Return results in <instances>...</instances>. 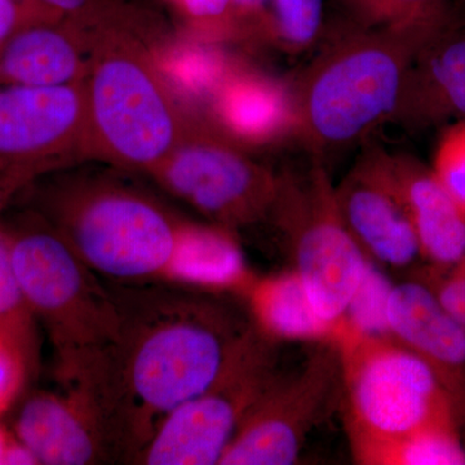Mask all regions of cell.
I'll use <instances>...</instances> for the list:
<instances>
[{
  "mask_svg": "<svg viewBox=\"0 0 465 465\" xmlns=\"http://www.w3.org/2000/svg\"><path fill=\"white\" fill-rule=\"evenodd\" d=\"M421 281L434 291L440 304L465 329V258L448 269L430 266Z\"/></svg>",
  "mask_w": 465,
  "mask_h": 465,
  "instance_id": "cell-27",
  "label": "cell"
},
{
  "mask_svg": "<svg viewBox=\"0 0 465 465\" xmlns=\"http://www.w3.org/2000/svg\"><path fill=\"white\" fill-rule=\"evenodd\" d=\"M231 33L272 43V0H232Z\"/></svg>",
  "mask_w": 465,
  "mask_h": 465,
  "instance_id": "cell-28",
  "label": "cell"
},
{
  "mask_svg": "<svg viewBox=\"0 0 465 465\" xmlns=\"http://www.w3.org/2000/svg\"><path fill=\"white\" fill-rule=\"evenodd\" d=\"M42 7L58 15H67L74 20H101L114 11L106 0H34Z\"/></svg>",
  "mask_w": 465,
  "mask_h": 465,
  "instance_id": "cell-31",
  "label": "cell"
},
{
  "mask_svg": "<svg viewBox=\"0 0 465 465\" xmlns=\"http://www.w3.org/2000/svg\"><path fill=\"white\" fill-rule=\"evenodd\" d=\"M387 333L432 367L454 397L465 425V329L424 281L391 284Z\"/></svg>",
  "mask_w": 465,
  "mask_h": 465,
  "instance_id": "cell-15",
  "label": "cell"
},
{
  "mask_svg": "<svg viewBox=\"0 0 465 465\" xmlns=\"http://www.w3.org/2000/svg\"><path fill=\"white\" fill-rule=\"evenodd\" d=\"M88 137L84 88L12 84L0 90V173L14 189Z\"/></svg>",
  "mask_w": 465,
  "mask_h": 465,
  "instance_id": "cell-11",
  "label": "cell"
},
{
  "mask_svg": "<svg viewBox=\"0 0 465 465\" xmlns=\"http://www.w3.org/2000/svg\"><path fill=\"white\" fill-rule=\"evenodd\" d=\"M12 266L27 304L56 353L61 382L76 378L118 330L112 287L76 255L52 226L7 235Z\"/></svg>",
  "mask_w": 465,
  "mask_h": 465,
  "instance_id": "cell-4",
  "label": "cell"
},
{
  "mask_svg": "<svg viewBox=\"0 0 465 465\" xmlns=\"http://www.w3.org/2000/svg\"><path fill=\"white\" fill-rule=\"evenodd\" d=\"M348 20L379 29L436 34L458 17L457 0H339Z\"/></svg>",
  "mask_w": 465,
  "mask_h": 465,
  "instance_id": "cell-22",
  "label": "cell"
},
{
  "mask_svg": "<svg viewBox=\"0 0 465 465\" xmlns=\"http://www.w3.org/2000/svg\"><path fill=\"white\" fill-rule=\"evenodd\" d=\"M43 16L47 15L27 8L18 0H0V43L7 41L8 36L16 32L21 24Z\"/></svg>",
  "mask_w": 465,
  "mask_h": 465,
  "instance_id": "cell-32",
  "label": "cell"
},
{
  "mask_svg": "<svg viewBox=\"0 0 465 465\" xmlns=\"http://www.w3.org/2000/svg\"><path fill=\"white\" fill-rule=\"evenodd\" d=\"M338 348L317 344L300 369L278 372L251 407L219 465H291L308 436L341 403Z\"/></svg>",
  "mask_w": 465,
  "mask_h": 465,
  "instance_id": "cell-10",
  "label": "cell"
},
{
  "mask_svg": "<svg viewBox=\"0 0 465 465\" xmlns=\"http://www.w3.org/2000/svg\"><path fill=\"white\" fill-rule=\"evenodd\" d=\"M394 177L411 220L421 259L448 269L465 258V215L432 168L406 153H391Z\"/></svg>",
  "mask_w": 465,
  "mask_h": 465,
  "instance_id": "cell-16",
  "label": "cell"
},
{
  "mask_svg": "<svg viewBox=\"0 0 465 465\" xmlns=\"http://www.w3.org/2000/svg\"><path fill=\"white\" fill-rule=\"evenodd\" d=\"M460 428H425L402 439L375 446L354 457L363 465H465Z\"/></svg>",
  "mask_w": 465,
  "mask_h": 465,
  "instance_id": "cell-23",
  "label": "cell"
},
{
  "mask_svg": "<svg viewBox=\"0 0 465 465\" xmlns=\"http://www.w3.org/2000/svg\"><path fill=\"white\" fill-rule=\"evenodd\" d=\"M162 283L110 286L115 336L69 381L96 402L112 463L134 464L162 421L215 381L253 326L204 291Z\"/></svg>",
  "mask_w": 465,
  "mask_h": 465,
  "instance_id": "cell-1",
  "label": "cell"
},
{
  "mask_svg": "<svg viewBox=\"0 0 465 465\" xmlns=\"http://www.w3.org/2000/svg\"><path fill=\"white\" fill-rule=\"evenodd\" d=\"M272 43L289 56L304 54L322 38L324 0H272Z\"/></svg>",
  "mask_w": 465,
  "mask_h": 465,
  "instance_id": "cell-24",
  "label": "cell"
},
{
  "mask_svg": "<svg viewBox=\"0 0 465 465\" xmlns=\"http://www.w3.org/2000/svg\"><path fill=\"white\" fill-rule=\"evenodd\" d=\"M391 283L369 262L362 282L349 305L345 322L351 329L369 333H387V300Z\"/></svg>",
  "mask_w": 465,
  "mask_h": 465,
  "instance_id": "cell-26",
  "label": "cell"
},
{
  "mask_svg": "<svg viewBox=\"0 0 465 465\" xmlns=\"http://www.w3.org/2000/svg\"><path fill=\"white\" fill-rule=\"evenodd\" d=\"M9 191H11V189L0 179V210H2L3 204H5V200H7Z\"/></svg>",
  "mask_w": 465,
  "mask_h": 465,
  "instance_id": "cell-35",
  "label": "cell"
},
{
  "mask_svg": "<svg viewBox=\"0 0 465 465\" xmlns=\"http://www.w3.org/2000/svg\"><path fill=\"white\" fill-rule=\"evenodd\" d=\"M335 198L345 224L367 258L397 269L421 259L388 150L367 145L335 185Z\"/></svg>",
  "mask_w": 465,
  "mask_h": 465,
  "instance_id": "cell-12",
  "label": "cell"
},
{
  "mask_svg": "<svg viewBox=\"0 0 465 465\" xmlns=\"http://www.w3.org/2000/svg\"><path fill=\"white\" fill-rule=\"evenodd\" d=\"M242 298L252 323L275 341L335 345L341 336V327L318 313L295 271L253 278Z\"/></svg>",
  "mask_w": 465,
  "mask_h": 465,
  "instance_id": "cell-18",
  "label": "cell"
},
{
  "mask_svg": "<svg viewBox=\"0 0 465 465\" xmlns=\"http://www.w3.org/2000/svg\"><path fill=\"white\" fill-rule=\"evenodd\" d=\"M65 393L35 391L24 401L15 433L39 464L112 463L96 402L82 382H65Z\"/></svg>",
  "mask_w": 465,
  "mask_h": 465,
  "instance_id": "cell-13",
  "label": "cell"
},
{
  "mask_svg": "<svg viewBox=\"0 0 465 465\" xmlns=\"http://www.w3.org/2000/svg\"><path fill=\"white\" fill-rule=\"evenodd\" d=\"M174 3H176V5H180V3H182V0H173Z\"/></svg>",
  "mask_w": 465,
  "mask_h": 465,
  "instance_id": "cell-37",
  "label": "cell"
},
{
  "mask_svg": "<svg viewBox=\"0 0 465 465\" xmlns=\"http://www.w3.org/2000/svg\"><path fill=\"white\" fill-rule=\"evenodd\" d=\"M335 345L341 366L339 405L353 458L425 428L465 427L432 367L391 336L347 324Z\"/></svg>",
  "mask_w": 465,
  "mask_h": 465,
  "instance_id": "cell-3",
  "label": "cell"
},
{
  "mask_svg": "<svg viewBox=\"0 0 465 465\" xmlns=\"http://www.w3.org/2000/svg\"><path fill=\"white\" fill-rule=\"evenodd\" d=\"M84 88L88 137L100 154L124 166L150 173L188 127L154 70L127 45L103 50Z\"/></svg>",
  "mask_w": 465,
  "mask_h": 465,
  "instance_id": "cell-7",
  "label": "cell"
},
{
  "mask_svg": "<svg viewBox=\"0 0 465 465\" xmlns=\"http://www.w3.org/2000/svg\"><path fill=\"white\" fill-rule=\"evenodd\" d=\"M167 191L235 231L271 217L281 174L272 173L219 127L188 124L180 142L150 171Z\"/></svg>",
  "mask_w": 465,
  "mask_h": 465,
  "instance_id": "cell-9",
  "label": "cell"
},
{
  "mask_svg": "<svg viewBox=\"0 0 465 465\" xmlns=\"http://www.w3.org/2000/svg\"><path fill=\"white\" fill-rule=\"evenodd\" d=\"M38 326L12 266L7 234L0 232V339L23 366L27 381L38 378L41 367Z\"/></svg>",
  "mask_w": 465,
  "mask_h": 465,
  "instance_id": "cell-21",
  "label": "cell"
},
{
  "mask_svg": "<svg viewBox=\"0 0 465 465\" xmlns=\"http://www.w3.org/2000/svg\"><path fill=\"white\" fill-rule=\"evenodd\" d=\"M465 119V18L458 17L419 48L391 124L410 134Z\"/></svg>",
  "mask_w": 465,
  "mask_h": 465,
  "instance_id": "cell-14",
  "label": "cell"
},
{
  "mask_svg": "<svg viewBox=\"0 0 465 465\" xmlns=\"http://www.w3.org/2000/svg\"><path fill=\"white\" fill-rule=\"evenodd\" d=\"M50 213L76 255L122 284L164 282L185 225L145 195L104 183L58 192Z\"/></svg>",
  "mask_w": 465,
  "mask_h": 465,
  "instance_id": "cell-5",
  "label": "cell"
},
{
  "mask_svg": "<svg viewBox=\"0 0 465 465\" xmlns=\"http://www.w3.org/2000/svg\"><path fill=\"white\" fill-rule=\"evenodd\" d=\"M26 382L23 366L0 339V414L11 406Z\"/></svg>",
  "mask_w": 465,
  "mask_h": 465,
  "instance_id": "cell-30",
  "label": "cell"
},
{
  "mask_svg": "<svg viewBox=\"0 0 465 465\" xmlns=\"http://www.w3.org/2000/svg\"><path fill=\"white\" fill-rule=\"evenodd\" d=\"M255 277L232 231L185 223L164 282L242 296Z\"/></svg>",
  "mask_w": 465,
  "mask_h": 465,
  "instance_id": "cell-19",
  "label": "cell"
},
{
  "mask_svg": "<svg viewBox=\"0 0 465 465\" xmlns=\"http://www.w3.org/2000/svg\"><path fill=\"white\" fill-rule=\"evenodd\" d=\"M295 262L293 271L324 320L345 329V317L371 262L349 231L322 159L281 174L271 213Z\"/></svg>",
  "mask_w": 465,
  "mask_h": 465,
  "instance_id": "cell-6",
  "label": "cell"
},
{
  "mask_svg": "<svg viewBox=\"0 0 465 465\" xmlns=\"http://www.w3.org/2000/svg\"><path fill=\"white\" fill-rule=\"evenodd\" d=\"M231 2L232 0H182L179 5L202 26L229 33Z\"/></svg>",
  "mask_w": 465,
  "mask_h": 465,
  "instance_id": "cell-29",
  "label": "cell"
},
{
  "mask_svg": "<svg viewBox=\"0 0 465 465\" xmlns=\"http://www.w3.org/2000/svg\"><path fill=\"white\" fill-rule=\"evenodd\" d=\"M0 54V74L11 84H72L81 58L72 34L51 24H27L8 36Z\"/></svg>",
  "mask_w": 465,
  "mask_h": 465,
  "instance_id": "cell-20",
  "label": "cell"
},
{
  "mask_svg": "<svg viewBox=\"0 0 465 465\" xmlns=\"http://www.w3.org/2000/svg\"><path fill=\"white\" fill-rule=\"evenodd\" d=\"M18 2H20L21 5H25V7L27 8L34 9V11L42 12V14L50 15V16H57L56 14L54 15V12L48 11V9L42 7L41 5H38V3L34 2V0H18Z\"/></svg>",
  "mask_w": 465,
  "mask_h": 465,
  "instance_id": "cell-34",
  "label": "cell"
},
{
  "mask_svg": "<svg viewBox=\"0 0 465 465\" xmlns=\"http://www.w3.org/2000/svg\"><path fill=\"white\" fill-rule=\"evenodd\" d=\"M277 342L253 324L215 381L162 421L134 464L213 465L278 374Z\"/></svg>",
  "mask_w": 465,
  "mask_h": 465,
  "instance_id": "cell-8",
  "label": "cell"
},
{
  "mask_svg": "<svg viewBox=\"0 0 465 465\" xmlns=\"http://www.w3.org/2000/svg\"><path fill=\"white\" fill-rule=\"evenodd\" d=\"M430 168L465 215V119L440 130Z\"/></svg>",
  "mask_w": 465,
  "mask_h": 465,
  "instance_id": "cell-25",
  "label": "cell"
},
{
  "mask_svg": "<svg viewBox=\"0 0 465 465\" xmlns=\"http://www.w3.org/2000/svg\"><path fill=\"white\" fill-rule=\"evenodd\" d=\"M458 14L460 15L461 17L465 18V0H459L457 3Z\"/></svg>",
  "mask_w": 465,
  "mask_h": 465,
  "instance_id": "cell-36",
  "label": "cell"
},
{
  "mask_svg": "<svg viewBox=\"0 0 465 465\" xmlns=\"http://www.w3.org/2000/svg\"><path fill=\"white\" fill-rule=\"evenodd\" d=\"M15 437L11 436L7 430H5L0 427V465H5V458H7L9 446H11L12 440H15Z\"/></svg>",
  "mask_w": 465,
  "mask_h": 465,
  "instance_id": "cell-33",
  "label": "cell"
},
{
  "mask_svg": "<svg viewBox=\"0 0 465 465\" xmlns=\"http://www.w3.org/2000/svg\"><path fill=\"white\" fill-rule=\"evenodd\" d=\"M217 127L237 143L266 145L296 137L291 84L255 73L232 72L215 94Z\"/></svg>",
  "mask_w": 465,
  "mask_h": 465,
  "instance_id": "cell-17",
  "label": "cell"
},
{
  "mask_svg": "<svg viewBox=\"0 0 465 465\" xmlns=\"http://www.w3.org/2000/svg\"><path fill=\"white\" fill-rule=\"evenodd\" d=\"M433 35L348 20L290 82L296 137L312 157L323 161L391 124L416 52Z\"/></svg>",
  "mask_w": 465,
  "mask_h": 465,
  "instance_id": "cell-2",
  "label": "cell"
}]
</instances>
